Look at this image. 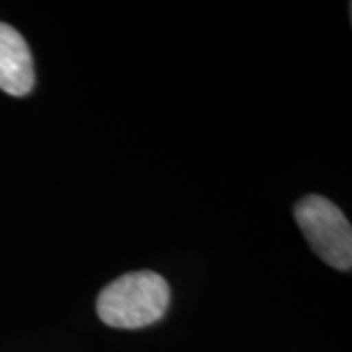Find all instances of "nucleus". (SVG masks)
Listing matches in <instances>:
<instances>
[{
  "mask_svg": "<svg viewBox=\"0 0 352 352\" xmlns=\"http://www.w3.org/2000/svg\"><path fill=\"white\" fill-rule=\"evenodd\" d=\"M294 217L323 263L337 270H351L352 229L340 208L319 194H309L296 204Z\"/></svg>",
  "mask_w": 352,
  "mask_h": 352,
  "instance_id": "2",
  "label": "nucleus"
},
{
  "mask_svg": "<svg viewBox=\"0 0 352 352\" xmlns=\"http://www.w3.org/2000/svg\"><path fill=\"white\" fill-rule=\"evenodd\" d=\"M34 85V59L25 39L16 28L0 22V90L25 96Z\"/></svg>",
  "mask_w": 352,
  "mask_h": 352,
  "instance_id": "3",
  "label": "nucleus"
},
{
  "mask_svg": "<svg viewBox=\"0 0 352 352\" xmlns=\"http://www.w3.org/2000/svg\"><path fill=\"white\" fill-rule=\"evenodd\" d=\"M170 303L168 282L151 270L127 272L102 289L96 311L102 323L116 329H141L159 321Z\"/></svg>",
  "mask_w": 352,
  "mask_h": 352,
  "instance_id": "1",
  "label": "nucleus"
}]
</instances>
